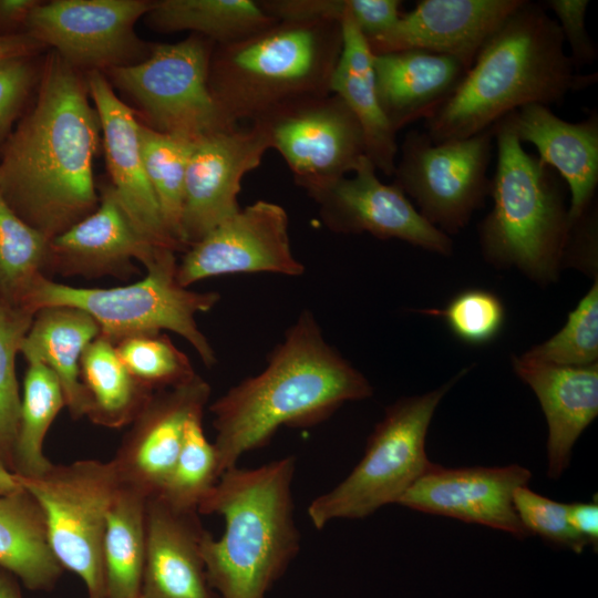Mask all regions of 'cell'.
I'll return each instance as SVG.
<instances>
[{"label":"cell","instance_id":"cell-19","mask_svg":"<svg viewBox=\"0 0 598 598\" xmlns=\"http://www.w3.org/2000/svg\"><path fill=\"white\" fill-rule=\"evenodd\" d=\"M524 0H422L383 35L373 54L421 50L460 61L468 71L486 41Z\"/></svg>","mask_w":598,"mask_h":598},{"label":"cell","instance_id":"cell-37","mask_svg":"<svg viewBox=\"0 0 598 598\" xmlns=\"http://www.w3.org/2000/svg\"><path fill=\"white\" fill-rule=\"evenodd\" d=\"M523 358L561 367L598 363V281L568 313L565 326L551 338L534 346Z\"/></svg>","mask_w":598,"mask_h":598},{"label":"cell","instance_id":"cell-20","mask_svg":"<svg viewBox=\"0 0 598 598\" xmlns=\"http://www.w3.org/2000/svg\"><path fill=\"white\" fill-rule=\"evenodd\" d=\"M89 95L97 112L112 188L138 233L158 248L183 251L168 234L148 182L140 143V122L101 71H89Z\"/></svg>","mask_w":598,"mask_h":598},{"label":"cell","instance_id":"cell-24","mask_svg":"<svg viewBox=\"0 0 598 598\" xmlns=\"http://www.w3.org/2000/svg\"><path fill=\"white\" fill-rule=\"evenodd\" d=\"M515 373L536 394L548 425V477L568 467L573 446L598 414V363L561 367L515 355Z\"/></svg>","mask_w":598,"mask_h":598},{"label":"cell","instance_id":"cell-21","mask_svg":"<svg viewBox=\"0 0 598 598\" xmlns=\"http://www.w3.org/2000/svg\"><path fill=\"white\" fill-rule=\"evenodd\" d=\"M135 228L111 185L103 187L97 207L49 243V272L63 276H131L133 260L146 269L165 252ZM175 252V251H174Z\"/></svg>","mask_w":598,"mask_h":598},{"label":"cell","instance_id":"cell-16","mask_svg":"<svg viewBox=\"0 0 598 598\" xmlns=\"http://www.w3.org/2000/svg\"><path fill=\"white\" fill-rule=\"evenodd\" d=\"M313 200L323 224L334 233H369L440 255L453 251L452 239L429 223L396 184L382 183L367 156L352 177L340 178Z\"/></svg>","mask_w":598,"mask_h":598},{"label":"cell","instance_id":"cell-27","mask_svg":"<svg viewBox=\"0 0 598 598\" xmlns=\"http://www.w3.org/2000/svg\"><path fill=\"white\" fill-rule=\"evenodd\" d=\"M349 16L341 21L342 50L332 74L330 90L357 117L364 136L367 157L377 171L392 176L399 152L396 133L379 103L373 53Z\"/></svg>","mask_w":598,"mask_h":598},{"label":"cell","instance_id":"cell-1","mask_svg":"<svg viewBox=\"0 0 598 598\" xmlns=\"http://www.w3.org/2000/svg\"><path fill=\"white\" fill-rule=\"evenodd\" d=\"M100 131L86 82L53 51L37 101L8 140L0 161V193L49 240L99 205L93 159Z\"/></svg>","mask_w":598,"mask_h":598},{"label":"cell","instance_id":"cell-4","mask_svg":"<svg viewBox=\"0 0 598 598\" xmlns=\"http://www.w3.org/2000/svg\"><path fill=\"white\" fill-rule=\"evenodd\" d=\"M296 458L254 468L233 466L200 499L197 511L217 514L225 529L200 543L208 580L221 598H266L300 549L292 481Z\"/></svg>","mask_w":598,"mask_h":598},{"label":"cell","instance_id":"cell-2","mask_svg":"<svg viewBox=\"0 0 598 598\" xmlns=\"http://www.w3.org/2000/svg\"><path fill=\"white\" fill-rule=\"evenodd\" d=\"M369 380L330 346L315 316L303 310L276 346L267 367L231 386L209 406L220 475L279 427H306L341 405L370 398Z\"/></svg>","mask_w":598,"mask_h":598},{"label":"cell","instance_id":"cell-41","mask_svg":"<svg viewBox=\"0 0 598 598\" xmlns=\"http://www.w3.org/2000/svg\"><path fill=\"white\" fill-rule=\"evenodd\" d=\"M588 0H548L544 7L550 9L560 28L564 42L570 49V60L576 68L592 63L597 48L586 30Z\"/></svg>","mask_w":598,"mask_h":598},{"label":"cell","instance_id":"cell-22","mask_svg":"<svg viewBox=\"0 0 598 598\" xmlns=\"http://www.w3.org/2000/svg\"><path fill=\"white\" fill-rule=\"evenodd\" d=\"M195 508H178L155 494L146 499L145 598H221L212 587L200 551L206 529Z\"/></svg>","mask_w":598,"mask_h":598},{"label":"cell","instance_id":"cell-49","mask_svg":"<svg viewBox=\"0 0 598 598\" xmlns=\"http://www.w3.org/2000/svg\"><path fill=\"white\" fill-rule=\"evenodd\" d=\"M134 598H145L144 596H142V594L137 595L136 597Z\"/></svg>","mask_w":598,"mask_h":598},{"label":"cell","instance_id":"cell-6","mask_svg":"<svg viewBox=\"0 0 598 598\" xmlns=\"http://www.w3.org/2000/svg\"><path fill=\"white\" fill-rule=\"evenodd\" d=\"M493 126L497 162L489 188L493 207L478 227L483 256L495 267H515L548 285L565 265L570 231L560 176L523 148L509 114Z\"/></svg>","mask_w":598,"mask_h":598},{"label":"cell","instance_id":"cell-39","mask_svg":"<svg viewBox=\"0 0 598 598\" xmlns=\"http://www.w3.org/2000/svg\"><path fill=\"white\" fill-rule=\"evenodd\" d=\"M421 312L441 318L458 340L474 346L495 340L502 332L506 318L501 298L480 288L458 292L442 309L431 308Z\"/></svg>","mask_w":598,"mask_h":598},{"label":"cell","instance_id":"cell-8","mask_svg":"<svg viewBox=\"0 0 598 598\" xmlns=\"http://www.w3.org/2000/svg\"><path fill=\"white\" fill-rule=\"evenodd\" d=\"M463 370L444 385L425 394L402 398L385 409L368 439L363 457L351 473L308 506L312 525L321 529L333 519H358L404 493L433 465L425 440L434 412Z\"/></svg>","mask_w":598,"mask_h":598},{"label":"cell","instance_id":"cell-42","mask_svg":"<svg viewBox=\"0 0 598 598\" xmlns=\"http://www.w3.org/2000/svg\"><path fill=\"white\" fill-rule=\"evenodd\" d=\"M29 56L0 61V138L10 130L34 79Z\"/></svg>","mask_w":598,"mask_h":598},{"label":"cell","instance_id":"cell-36","mask_svg":"<svg viewBox=\"0 0 598 598\" xmlns=\"http://www.w3.org/2000/svg\"><path fill=\"white\" fill-rule=\"evenodd\" d=\"M203 415L197 413L187 422L177 460L157 493L178 508L197 509L200 499L220 476L215 447L203 429Z\"/></svg>","mask_w":598,"mask_h":598},{"label":"cell","instance_id":"cell-45","mask_svg":"<svg viewBox=\"0 0 598 598\" xmlns=\"http://www.w3.org/2000/svg\"><path fill=\"white\" fill-rule=\"evenodd\" d=\"M43 47L41 43L24 34H0V61L11 58L30 56L32 52Z\"/></svg>","mask_w":598,"mask_h":598},{"label":"cell","instance_id":"cell-29","mask_svg":"<svg viewBox=\"0 0 598 598\" xmlns=\"http://www.w3.org/2000/svg\"><path fill=\"white\" fill-rule=\"evenodd\" d=\"M144 18L157 32L189 30L215 44L238 41L278 21L254 0H158Z\"/></svg>","mask_w":598,"mask_h":598},{"label":"cell","instance_id":"cell-31","mask_svg":"<svg viewBox=\"0 0 598 598\" xmlns=\"http://www.w3.org/2000/svg\"><path fill=\"white\" fill-rule=\"evenodd\" d=\"M146 499L142 493L118 484L107 513L103 545L106 598H134L141 594Z\"/></svg>","mask_w":598,"mask_h":598},{"label":"cell","instance_id":"cell-32","mask_svg":"<svg viewBox=\"0 0 598 598\" xmlns=\"http://www.w3.org/2000/svg\"><path fill=\"white\" fill-rule=\"evenodd\" d=\"M63 406L64 394L56 375L40 362H28L14 447L17 475L40 476L53 464L43 454V442Z\"/></svg>","mask_w":598,"mask_h":598},{"label":"cell","instance_id":"cell-25","mask_svg":"<svg viewBox=\"0 0 598 598\" xmlns=\"http://www.w3.org/2000/svg\"><path fill=\"white\" fill-rule=\"evenodd\" d=\"M373 70L380 106L395 133L432 117L467 72L454 58L421 50L373 54Z\"/></svg>","mask_w":598,"mask_h":598},{"label":"cell","instance_id":"cell-13","mask_svg":"<svg viewBox=\"0 0 598 598\" xmlns=\"http://www.w3.org/2000/svg\"><path fill=\"white\" fill-rule=\"evenodd\" d=\"M150 0H53L40 2L28 16V34L75 70L105 71L146 59L152 44L135 33L137 20L153 7Z\"/></svg>","mask_w":598,"mask_h":598},{"label":"cell","instance_id":"cell-7","mask_svg":"<svg viewBox=\"0 0 598 598\" xmlns=\"http://www.w3.org/2000/svg\"><path fill=\"white\" fill-rule=\"evenodd\" d=\"M174 251L165 252L140 281L113 288H78L41 277L27 296L23 308L32 313L47 307L66 306L86 312L111 342L137 334L173 331L184 338L206 367L217 358L199 330L196 315L212 310L220 296L199 292L178 283Z\"/></svg>","mask_w":598,"mask_h":598},{"label":"cell","instance_id":"cell-44","mask_svg":"<svg viewBox=\"0 0 598 598\" xmlns=\"http://www.w3.org/2000/svg\"><path fill=\"white\" fill-rule=\"evenodd\" d=\"M571 527L587 542L597 547L598 505L597 503H573L567 505Z\"/></svg>","mask_w":598,"mask_h":598},{"label":"cell","instance_id":"cell-17","mask_svg":"<svg viewBox=\"0 0 598 598\" xmlns=\"http://www.w3.org/2000/svg\"><path fill=\"white\" fill-rule=\"evenodd\" d=\"M209 384L197 373L153 392L111 460L118 484L150 497L159 493L179 454L186 424L204 413Z\"/></svg>","mask_w":598,"mask_h":598},{"label":"cell","instance_id":"cell-9","mask_svg":"<svg viewBox=\"0 0 598 598\" xmlns=\"http://www.w3.org/2000/svg\"><path fill=\"white\" fill-rule=\"evenodd\" d=\"M18 478L44 514L49 543L61 566L82 579L87 598H106L103 545L118 488L111 461L52 464L40 476Z\"/></svg>","mask_w":598,"mask_h":598},{"label":"cell","instance_id":"cell-5","mask_svg":"<svg viewBox=\"0 0 598 598\" xmlns=\"http://www.w3.org/2000/svg\"><path fill=\"white\" fill-rule=\"evenodd\" d=\"M342 50L341 23L278 20L238 41L215 44L210 92L233 125L286 105L331 93Z\"/></svg>","mask_w":598,"mask_h":598},{"label":"cell","instance_id":"cell-34","mask_svg":"<svg viewBox=\"0 0 598 598\" xmlns=\"http://www.w3.org/2000/svg\"><path fill=\"white\" fill-rule=\"evenodd\" d=\"M138 132L145 172L165 227L185 251L181 220L186 167L194 141L157 132L142 123Z\"/></svg>","mask_w":598,"mask_h":598},{"label":"cell","instance_id":"cell-3","mask_svg":"<svg viewBox=\"0 0 598 598\" xmlns=\"http://www.w3.org/2000/svg\"><path fill=\"white\" fill-rule=\"evenodd\" d=\"M564 38L544 4L524 2L481 49L451 99L425 123L434 143L466 138L529 104L561 103L594 83L566 54Z\"/></svg>","mask_w":598,"mask_h":598},{"label":"cell","instance_id":"cell-47","mask_svg":"<svg viewBox=\"0 0 598 598\" xmlns=\"http://www.w3.org/2000/svg\"><path fill=\"white\" fill-rule=\"evenodd\" d=\"M0 598H23L18 578L2 567H0Z\"/></svg>","mask_w":598,"mask_h":598},{"label":"cell","instance_id":"cell-35","mask_svg":"<svg viewBox=\"0 0 598 598\" xmlns=\"http://www.w3.org/2000/svg\"><path fill=\"white\" fill-rule=\"evenodd\" d=\"M33 316L0 299V462L12 472L21 406L16 357Z\"/></svg>","mask_w":598,"mask_h":598},{"label":"cell","instance_id":"cell-10","mask_svg":"<svg viewBox=\"0 0 598 598\" xmlns=\"http://www.w3.org/2000/svg\"><path fill=\"white\" fill-rule=\"evenodd\" d=\"M215 43L190 34L173 44H152L143 61L104 74L142 109L151 128L190 141L236 125L229 123L208 85Z\"/></svg>","mask_w":598,"mask_h":598},{"label":"cell","instance_id":"cell-48","mask_svg":"<svg viewBox=\"0 0 598 598\" xmlns=\"http://www.w3.org/2000/svg\"><path fill=\"white\" fill-rule=\"evenodd\" d=\"M18 475L0 462V496L22 489Z\"/></svg>","mask_w":598,"mask_h":598},{"label":"cell","instance_id":"cell-30","mask_svg":"<svg viewBox=\"0 0 598 598\" xmlns=\"http://www.w3.org/2000/svg\"><path fill=\"white\" fill-rule=\"evenodd\" d=\"M80 368L91 402L87 417L97 425L118 429L131 424L155 392L128 372L115 344L101 334L86 347Z\"/></svg>","mask_w":598,"mask_h":598},{"label":"cell","instance_id":"cell-12","mask_svg":"<svg viewBox=\"0 0 598 598\" xmlns=\"http://www.w3.org/2000/svg\"><path fill=\"white\" fill-rule=\"evenodd\" d=\"M254 122L312 199L353 173L367 156L357 117L333 93L286 105Z\"/></svg>","mask_w":598,"mask_h":598},{"label":"cell","instance_id":"cell-46","mask_svg":"<svg viewBox=\"0 0 598 598\" xmlns=\"http://www.w3.org/2000/svg\"><path fill=\"white\" fill-rule=\"evenodd\" d=\"M37 0H0V24H13L25 20L40 3Z\"/></svg>","mask_w":598,"mask_h":598},{"label":"cell","instance_id":"cell-15","mask_svg":"<svg viewBox=\"0 0 598 598\" xmlns=\"http://www.w3.org/2000/svg\"><path fill=\"white\" fill-rule=\"evenodd\" d=\"M269 148L265 131L255 122L245 128L236 125L194 141L181 220L186 249L240 209L243 177L260 165Z\"/></svg>","mask_w":598,"mask_h":598},{"label":"cell","instance_id":"cell-18","mask_svg":"<svg viewBox=\"0 0 598 598\" xmlns=\"http://www.w3.org/2000/svg\"><path fill=\"white\" fill-rule=\"evenodd\" d=\"M532 473L513 464L503 467L446 468L433 464L398 504L427 514L507 532L518 539L529 534L514 507V493L527 486Z\"/></svg>","mask_w":598,"mask_h":598},{"label":"cell","instance_id":"cell-33","mask_svg":"<svg viewBox=\"0 0 598 598\" xmlns=\"http://www.w3.org/2000/svg\"><path fill=\"white\" fill-rule=\"evenodd\" d=\"M49 243L24 221L0 193V293L2 301L23 308L41 277H48ZM49 278V277H48Z\"/></svg>","mask_w":598,"mask_h":598},{"label":"cell","instance_id":"cell-11","mask_svg":"<svg viewBox=\"0 0 598 598\" xmlns=\"http://www.w3.org/2000/svg\"><path fill=\"white\" fill-rule=\"evenodd\" d=\"M494 126L441 143L425 132L410 131L401 145L393 183L415 202L429 223L447 236L455 235L489 196Z\"/></svg>","mask_w":598,"mask_h":598},{"label":"cell","instance_id":"cell-28","mask_svg":"<svg viewBox=\"0 0 598 598\" xmlns=\"http://www.w3.org/2000/svg\"><path fill=\"white\" fill-rule=\"evenodd\" d=\"M0 567L34 591L52 590L64 569L51 549L44 514L24 488L0 496Z\"/></svg>","mask_w":598,"mask_h":598},{"label":"cell","instance_id":"cell-26","mask_svg":"<svg viewBox=\"0 0 598 598\" xmlns=\"http://www.w3.org/2000/svg\"><path fill=\"white\" fill-rule=\"evenodd\" d=\"M100 334L97 323L84 311L66 306L38 310L21 343L28 362H40L58 378L65 406L73 419L87 416L91 402L81 380V359Z\"/></svg>","mask_w":598,"mask_h":598},{"label":"cell","instance_id":"cell-14","mask_svg":"<svg viewBox=\"0 0 598 598\" xmlns=\"http://www.w3.org/2000/svg\"><path fill=\"white\" fill-rule=\"evenodd\" d=\"M184 252L176 278L186 288L223 275L305 272L291 250L285 208L262 199L240 208Z\"/></svg>","mask_w":598,"mask_h":598},{"label":"cell","instance_id":"cell-38","mask_svg":"<svg viewBox=\"0 0 598 598\" xmlns=\"http://www.w3.org/2000/svg\"><path fill=\"white\" fill-rule=\"evenodd\" d=\"M114 344L128 372L152 391L178 385L196 374L188 357L162 332L127 337Z\"/></svg>","mask_w":598,"mask_h":598},{"label":"cell","instance_id":"cell-40","mask_svg":"<svg viewBox=\"0 0 598 598\" xmlns=\"http://www.w3.org/2000/svg\"><path fill=\"white\" fill-rule=\"evenodd\" d=\"M514 507L528 534H537L544 539L581 553L587 542L571 527L567 505L535 493L527 486L514 493Z\"/></svg>","mask_w":598,"mask_h":598},{"label":"cell","instance_id":"cell-43","mask_svg":"<svg viewBox=\"0 0 598 598\" xmlns=\"http://www.w3.org/2000/svg\"><path fill=\"white\" fill-rule=\"evenodd\" d=\"M399 0H351L350 18L367 41L389 32L401 14Z\"/></svg>","mask_w":598,"mask_h":598},{"label":"cell","instance_id":"cell-23","mask_svg":"<svg viewBox=\"0 0 598 598\" xmlns=\"http://www.w3.org/2000/svg\"><path fill=\"white\" fill-rule=\"evenodd\" d=\"M509 116L518 140L533 144L538 158L568 184L571 225L594 204L598 185L597 112L571 123L555 115L549 106L529 104Z\"/></svg>","mask_w":598,"mask_h":598}]
</instances>
